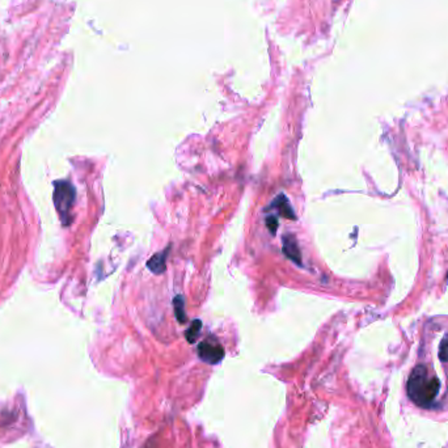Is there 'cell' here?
Returning <instances> with one entry per match:
<instances>
[{"mask_svg":"<svg viewBox=\"0 0 448 448\" xmlns=\"http://www.w3.org/2000/svg\"><path fill=\"white\" fill-rule=\"evenodd\" d=\"M439 358L442 362H448V334L440 342Z\"/></svg>","mask_w":448,"mask_h":448,"instance_id":"obj_9","label":"cell"},{"mask_svg":"<svg viewBox=\"0 0 448 448\" xmlns=\"http://www.w3.org/2000/svg\"><path fill=\"white\" fill-rule=\"evenodd\" d=\"M167 253H168V249L164 250V252H160V253H156L155 256H152L151 258L147 261V267L151 270L154 274H161V273L165 272V267H167Z\"/></svg>","mask_w":448,"mask_h":448,"instance_id":"obj_5","label":"cell"},{"mask_svg":"<svg viewBox=\"0 0 448 448\" xmlns=\"http://www.w3.org/2000/svg\"><path fill=\"white\" fill-rule=\"evenodd\" d=\"M75 188L69 181H56L55 189H54V205H55L56 211L59 212L61 220L65 225H69L71 222L69 214L72 210L73 203H75Z\"/></svg>","mask_w":448,"mask_h":448,"instance_id":"obj_2","label":"cell"},{"mask_svg":"<svg viewBox=\"0 0 448 448\" xmlns=\"http://www.w3.org/2000/svg\"><path fill=\"white\" fill-rule=\"evenodd\" d=\"M198 355L203 362L208 363V364H216L223 359L224 350L216 342L205 341L198 346Z\"/></svg>","mask_w":448,"mask_h":448,"instance_id":"obj_3","label":"cell"},{"mask_svg":"<svg viewBox=\"0 0 448 448\" xmlns=\"http://www.w3.org/2000/svg\"><path fill=\"white\" fill-rule=\"evenodd\" d=\"M201 327H202V323H201L199 320H195V321H193V324L190 325L188 332H186V338H188V341H189L190 344L197 340L199 330H201Z\"/></svg>","mask_w":448,"mask_h":448,"instance_id":"obj_8","label":"cell"},{"mask_svg":"<svg viewBox=\"0 0 448 448\" xmlns=\"http://www.w3.org/2000/svg\"><path fill=\"white\" fill-rule=\"evenodd\" d=\"M276 207L278 208V211H279V214L283 216V218H287V219L291 220L296 219V216L293 214V207H291L290 202L286 199V197H283V195L278 197V199L276 201Z\"/></svg>","mask_w":448,"mask_h":448,"instance_id":"obj_6","label":"cell"},{"mask_svg":"<svg viewBox=\"0 0 448 448\" xmlns=\"http://www.w3.org/2000/svg\"><path fill=\"white\" fill-rule=\"evenodd\" d=\"M440 389V381L435 375H431L426 366L419 364L412 371L406 393L414 404L421 408H430L438 397Z\"/></svg>","mask_w":448,"mask_h":448,"instance_id":"obj_1","label":"cell"},{"mask_svg":"<svg viewBox=\"0 0 448 448\" xmlns=\"http://www.w3.org/2000/svg\"><path fill=\"white\" fill-rule=\"evenodd\" d=\"M173 306H174V313L176 317L178 320V323H185L186 321V313H185V302H184V297L181 295H177L173 300Z\"/></svg>","mask_w":448,"mask_h":448,"instance_id":"obj_7","label":"cell"},{"mask_svg":"<svg viewBox=\"0 0 448 448\" xmlns=\"http://www.w3.org/2000/svg\"><path fill=\"white\" fill-rule=\"evenodd\" d=\"M282 250H283V253L287 258H290L297 265H302V253H300V249L297 246L296 239L293 235H287V236L283 237Z\"/></svg>","mask_w":448,"mask_h":448,"instance_id":"obj_4","label":"cell"},{"mask_svg":"<svg viewBox=\"0 0 448 448\" xmlns=\"http://www.w3.org/2000/svg\"><path fill=\"white\" fill-rule=\"evenodd\" d=\"M266 227L272 233H276L278 229V219L276 216H269L266 218Z\"/></svg>","mask_w":448,"mask_h":448,"instance_id":"obj_10","label":"cell"}]
</instances>
